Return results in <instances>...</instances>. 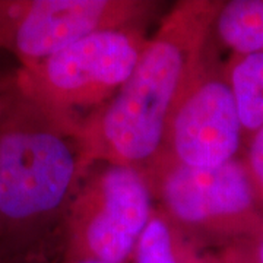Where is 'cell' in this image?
<instances>
[{"label":"cell","instance_id":"cell-1","mask_svg":"<svg viewBox=\"0 0 263 263\" xmlns=\"http://www.w3.org/2000/svg\"><path fill=\"white\" fill-rule=\"evenodd\" d=\"M222 2H179L146 40L119 92L79 130L86 168L97 164L145 173L160 157L170 119L209 60V41Z\"/></svg>","mask_w":263,"mask_h":263},{"label":"cell","instance_id":"cell-2","mask_svg":"<svg viewBox=\"0 0 263 263\" xmlns=\"http://www.w3.org/2000/svg\"><path fill=\"white\" fill-rule=\"evenodd\" d=\"M86 171L79 127L15 78L0 88V263H21L67 211Z\"/></svg>","mask_w":263,"mask_h":263},{"label":"cell","instance_id":"cell-3","mask_svg":"<svg viewBox=\"0 0 263 263\" xmlns=\"http://www.w3.org/2000/svg\"><path fill=\"white\" fill-rule=\"evenodd\" d=\"M145 43L139 28L101 31L21 67L15 81L29 97L81 130L85 120L129 79Z\"/></svg>","mask_w":263,"mask_h":263},{"label":"cell","instance_id":"cell-4","mask_svg":"<svg viewBox=\"0 0 263 263\" xmlns=\"http://www.w3.org/2000/svg\"><path fill=\"white\" fill-rule=\"evenodd\" d=\"M143 174L167 218L189 233L231 245L263 228L245 161L190 168L160 155Z\"/></svg>","mask_w":263,"mask_h":263},{"label":"cell","instance_id":"cell-5","mask_svg":"<svg viewBox=\"0 0 263 263\" xmlns=\"http://www.w3.org/2000/svg\"><path fill=\"white\" fill-rule=\"evenodd\" d=\"M152 214V193L143 173L100 164L66 211L65 257L124 263Z\"/></svg>","mask_w":263,"mask_h":263},{"label":"cell","instance_id":"cell-6","mask_svg":"<svg viewBox=\"0 0 263 263\" xmlns=\"http://www.w3.org/2000/svg\"><path fill=\"white\" fill-rule=\"evenodd\" d=\"M154 8L142 0L0 2V47L29 67L97 32L138 28Z\"/></svg>","mask_w":263,"mask_h":263},{"label":"cell","instance_id":"cell-7","mask_svg":"<svg viewBox=\"0 0 263 263\" xmlns=\"http://www.w3.org/2000/svg\"><path fill=\"white\" fill-rule=\"evenodd\" d=\"M243 132L224 67L208 60L171 116L160 155L190 168H216L235 160Z\"/></svg>","mask_w":263,"mask_h":263},{"label":"cell","instance_id":"cell-8","mask_svg":"<svg viewBox=\"0 0 263 263\" xmlns=\"http://www.w3.org/2000/svg\"><path fill=\"white\" fill-rule=\"evenodd\" d=\"M214 32L233 54H263V0L222 2Z\"/></svg>","mask_w":263,"mask_h":263},{"label":"cell","instance_id":"cell-9","mask_svg":"<svg viewBox=\"0 0 263 263\" xmlns=\"http://www.w3.org/2000/svg\"><path fill=\"white\" fill-rule=\"evenodd\" d=\"M224 72L243 130L253 135L263 127V54H233L224 66Z\"/></svg>","mask_w":263,"mask_h":263},{"label":"cell","instance_id":"cell-10","mask_svg":"<svg viewBox=\"0 0 263 263\" xmlns=\"http://www.w3.org/2000/svg\"><path fill=\"white\" fill-rule=\"evenodd\" d=\"M133 257L135 263H203V259L186 253L168 219L155 211L136 243Z\"/></svg>","mask_w":263,"mask_h":263},{"label":"cell","instance_id":"cell-11","mask_svg":"<svg viewBox=\"0 0 263 263\" xmlns=\"http://www.w3.org/2000/svg\"><path fill=\"white\" fill-rule=\"evenodd\" d=\"M245 165L257 197L259 206L263 211V127L252 135V141L247 151Z\"/></svg>","mask_w":263,"mask_h":263},{"label":"cell","instance_id":"cell-12","mask_svg":"<svg viewBox=\"0 0 263 263\" xmlns=\"http://www.w3.org/2000/svg\"><path fill=\"white\" fill-rule=\"evenodd\" d=\"M203 263H253L245 241H235L227 245L221 253L203 259Z\"/></svg>","mask_w":263,"mask_h":263},{"label":"cell","instance_id":"cell-13","mask_svg":"<svg viewBox=\"0 0 263 263\" xmlns=\"http://www.w3.org/2000/svg\"><path fill=\"white\" fill-rule=\"evenodd\" d=\"M246 247L252 256L253 263H263V228L249 238H245Z\"/></svg>","mask_w":263,"mask_h":263},{"label":"cell","instance_id":"cell-14","mask_svg":"<svg viewBox=\"0 0 263 263\" xmlns=\"http://www.w3.org/2000/svg\"><path fill=\"white\" fill-rule=\"evenodd\" d=\"M63 263H101V262H95V260H85V259H69V257H65V259H63Z\"/></svg>","mask_w":263,"mask_h":263}]
</instances>
